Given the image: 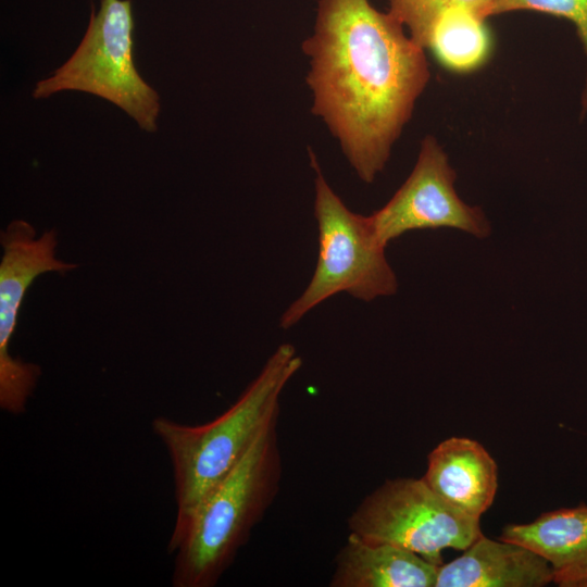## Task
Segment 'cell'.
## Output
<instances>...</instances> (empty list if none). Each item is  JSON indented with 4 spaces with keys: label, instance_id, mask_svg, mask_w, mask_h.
<instances>
[{
    "label": "cell",
    "instance_id": "obj_11",
    "mask_svg": "<svg viewBox=\"0 0 587 587\" xmlns=\"http://www.w3.org/2000/svg\"><path fill=\"white\" fill-rule=\"evenodd\" d=\"M500 539L523 545L540 554L560 587H587V504L541 513L529 523H511Z\"/></svg>",
    "mask_w": 587,
    "mask_h": 587
},
{
    "label": "cell",
    "instance_id": "obj_7",
    "mask_svg": "<svg viewBox=\"0 0 587 587\" xmlns=\"http://www.w3.org/2000/svg\"><path fill=\"white\" fill-rule=\"evenodd\" d=\"M0 241L3 250L0 263V408L11 414H21L41 372L39 365L10 354L20 307L27 288L39 275L65 273L76 265L57 258L54 230L36 237L33 225L23 220L11 222L1 233Z\"/></svg>",
    "mask_w": 587,
    "mask_h": 587
},
{
    "label": "cell",
    "instance_id": "obj_13",
    "mask_svg": "<svg viewBox=\"0 0 587 587\" xmlns=\"http://www.w3.org/2000/svg\"><path fill=\"white\" fill-rule=\"evenodd\" d=\"M477 12L452 8L441 13L432 25L425 49L432 51L445 68L454 73H471L490 58V30Z\"/></svg>",
    "mask_w": 587,
    "mask_h": 587
},
{
    "label": "cell",
    "instance_id": "obj_4",
    "mask_svg": "<svg viewBox=\"0 0 587 587\" xmlns=\"http://www.w3.org/2000/svg\"><path fill=\"white\" fill-rule=\"evenodd\" d=\"M309 158L315 173L319 257L309 285L280 317L284 329L334 295L346 292L367 302L391 296L398 288L385 255L386 247L377 239L370 217L349 210L325 179L311 149Z\"/></svg>",
    "mask_w": 587,
    "mask_h": 587
},
{
    "label": "cell",
    "instance_id": "obj_15",
    "mask_svg": "<svg viewBox=\"0 0 587 587\" xmlns=\"http://www.w3.org/2000/svg\"><path fill=\"white\" fill-rule=\"evenodd\" d=\"M514 11H535L570 21L587 57V0H492L486 18ZM587 113V75L580 98V118Z\"/></svg>",
    "mask_w": 587,
    "mask_h": 587
},
{
    "label": "cell",
    "instance_id": "obj_12",
    "mask_svg": "<svg viewBox=\"0 0 587 587\" xmlns=\"http://www.w3.org/2000/svg\"><path fill=\"white\" fill-rule=\"evenodd\" d=\"M438 566L409 550L351 534L335 557L329 587H435Z\"/></svg>",
    "mask_w": 587,
    "mask_h": 587
},
{
    "label": "cell",
    "instance_id": "obj_10",
    "mask_svg": "<svg viewBox=\"0 0 587 587\" xmlns=\"http://www.w3.org/2000/svg\"><path fill=\"white\" fill-rule=\"evenodd\" d=\"M550 564L532 549L482 535L454 560L438 566L435 587H542Z\"/></svg>",
    "mask_w": 587,
    "mask_h": 587
},
{
    "label": "cell",
    "instance_id": "obj_9",
    "mask_svg": "<svg viewBox=\"0 0 587 587\" xmlns=\"http://www.w3.org/2000/svg\"><path fill=\"white\" fill-rule=\"evenodd\" d=\"M422 478L449 505L480 519L495 500L498 466L480 442L452 436L428 453Z\"/></svg>",
    "mask_w": 587,
    "mask_h": 587
},
{
    "label": "cell",
    "instance_id": "obj_1",
    "mask_svg": "<svg viewBox=\"0 0 587 587\" xmlns=\"http://www.w3.org/2000/svg\"><path fill=\"white\" fill-rule=\"evenodd\" d=\"M404 29L370 0H319L301 46L311 111L366 184L385 168L430 78L425 50Z\"/></svg>",
    "mask_w": 587,
    "mask_h": 587
},
{
    "label": "cell",
    "instance_id": "obj_5",
    "mask_svg": "<svg viewBox=\"0 0 587 587\" xmlns=\"http://www.w3.org/2000/svg\"><path fill=\"white\" fill-rule=\"evenodd\" d=\"M135 20L130 0H100L73 54L54 73L35 85L33 97L82 91L112 102L146 132L158 128V92L147 84L134 61Z\"/></svg>",
    "mask_w": 587,
    "mask_h": 587
},
{
    "label": "cell",
    "instance_id": "obj_14",
    "mask_svg": "<svg viewBox=\"0 0 587 587\" xmlns=\"http://www.w3.org/2000/svg\"><path fill=\"white\" fill-rule=\"evenodd\" d=\"M492 0H387L388 12L408 29L409 36L425 50L429 29L436 18L452 8H467L486 18Z\"/></svg>",
    "mask_w": 587,
    "mask_h": 587
},
{
    "label": "cell",
    "instance_id": "obj_3",
    "mask_svg": "<svg viewBox=\"0 0 587 587\" xmlns=\"http://www.w3.org/2000/svg\"><path fill=\"white\" fill-rule=\"evenodd\" d=\"M277 421L215 486L188 521L173 528L174 587H214L276 498L283 474Z\"/></svg>",
    "mask_w": 587,
    "mask_h": 587
},
{
    "label": "cell",
    "instance_id": "obj_8",
    "mask_svg": "<svg viewBox=\"0 0 587 587\" xmlns=\"http://www.w3.org/2000/svg\"><path fill=\"white\" fill-rule=\"evenodd\" d=\"M455 178L438 140L426 135L409 177L383 208L369 215L377 239L386 247L407 232L441 227L487 237L491 229L484 211L458 196Z\"/></svg>",
    "mask_w": 587,
    "mask_h": 587
},
{
    "label": "cell",
    "instance_id": "obj_6",
    "mask_svg": "<svg viewBox=\"0 0 587 587\" xmlns=\"http://www.w3.org/2000/svg\"><path fill=\"white\" fill-rule=\"evenodd\" d=\"M479 520L449 505L422 477H396L362 499L348 528L364 541L389 544L440 566L444 550L463 551L483 535Z\"/></svg>",
    "mask_w": 587,
    "mask_h": 587
},
{
    "label": "cell",
    "instance_id": "obj_2",
    "mask_svg": "<svg viewBox=\"0 0 587 587\" xmlns=\"http://www.w3.org/2000/svg\"><path fill=\"white\" fill-rule=\"evenodd\" d=\"M302 360L283 344L237 400L215 419L199 425L159 416L151 423L164 446L174 477L176 519L184 525L204 498L246 455L262 432L278 420L279 397Z\"/></svg>",
    "mask_w": 587,
    "mask_h": 587
}]
</instances>
